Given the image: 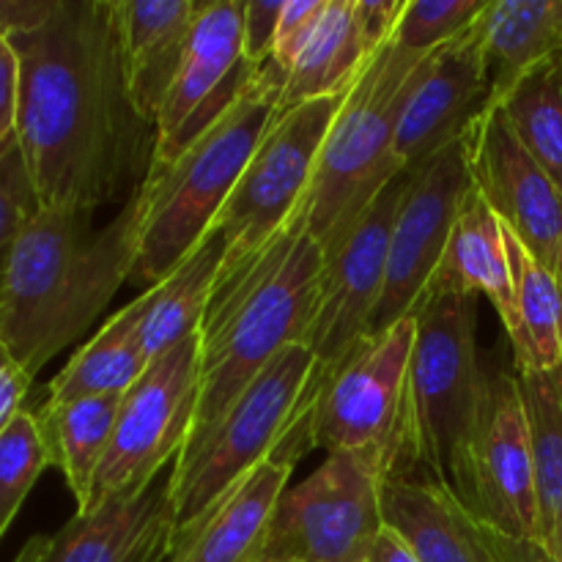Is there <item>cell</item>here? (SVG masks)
Returning a JSON list of instances; mask_svg holds the SVG:
<instances>
[{"instance_id":"cell-1","label":"cell","mask_w":562,"mask_h":562,"mask_svg":"<svg viewBox=\"0 0 562 562\" xmlns=\"http://www.w3.org/2000/svg\"><path fill=\"white\" fill-rule=\"evenodd\" d=\"M20 60L16 143L44 209L97 212L146 181L157 130L126 91L115 0H58L5 38Z\"/></svg>"},{"instance_id":"cell-2","label":"cell","mask_w":562,"mask_h":562,"mask_svg":"<svg viewBox=\"0 0 562 562\" xmlns=\"http://www.w3.org/2000/svg\"><path fill=\"white\" fill-rule=\"evenodd\" d=\"M140 214L137 187L102 228L86 209L42 206L27 220L0 294V344L27 376L80 340L132 278Z\"/></svg>"},{"instance_id":"cell-3","label":"cell","mask_w":562,"mask_h":562,"mask_svg":"<svg viewBox=\"0 0 562 562\" xmlns=\"http://www.w3.org/2000/svg\"><path fill=\"white\" fill-rule=\"evenodd\" d=\"M322 263V247L300 212L267 245L223 263L198 329L201 398L190 442L223 417L285 346H305L316 316Z\"/></svg>"},{"instance_id":"cell-4","label":"cell","mask_w":562,"mask_h":562,"mask_svg":"<svg viewBox=\"0 0 562 562\" xmlns=\"http://www.w3.org/2000/svg\"><path fill=\"white\" fill-rule=\"evenodd\" d=\"M283 77L269 64L258 80L168 165L148 170L140 184L143 214L132 278L151 289L173 272L212 231L245 173L252 151L280 110Z\"/></svg>"},{"instance_id":"cell-5","label":"cell","mask_w":562,"mask_h":562,"mask_svg":"<svg viewBox=\"0 0 562 562\" xmlns=\"http://www.w3.org/2000/svg\"><path fill=\"white\" fill-rule=\"evenodd\" d=\"M431 53H409L387 42L346 93L318 154L307 195L296 212L318 247H329L373 201L398 179L395 130L423 60Z\"/></svg>"},{"instance_id":"cell-6","label":"cell","mask_w":562,"mask_h":562,"mask_svg":"<svg viewBox=\"0 0 562 562\" xmlns=\"http://www.w3.org/2000/svg\"><path fill=\"white\" fill-rule=\"evenodd\" d=\"M316 371L318 362L307 346H285L223 417L181 450L168 477L176 536L203 519L291 439L307 434V390Z\"/></svg>"},{"instance_id":"cell-7","label":"cell","mask_w":562,"mask_h":562,"mask_svg":"<svg viewBox=\"0 0 562 562\" xmlns=\"http://www.w3.org/2000/svg\"><path fill=\"white\" fill-rule=\"evenodd\" d=\"M409 459L453 492L488 393L477 351V296L431 294L415 307Z\"/></svg>"},{"instance_id":"cell-8","label":"cell","mask_w":562,"mask_h":562,"mask_svg":"<svg viewBox=\"0 0 562 562\" xmlns=\"http://www.w3.org/2000/svg\"><path fill=\"white\" fill-rule=\"evenodd\" d=\"M415 313L371 333L307 390V442L329 453H357L384 481L409 475V360Z\"/></svg>"},{"instance_id":"cell-9","label":"cell","mask_w":562,"mask_h":562,"mask_svg":"<svg viewBox=\"0 0 562 562\" xmlns=\"http://www.w3.org/2000/svg\"><path fill=\"white\" fill-rule=\"evenodd\" d=\"M384 475L357 453H329L280 494L250 562H366L384 532Z\"/></svg>"},{"instance_id":"cell-10","label":"cell","mask_w":562,"mask_h":562,"mask_svg":"<svg viewBox=\"0 0 562 562\" xmlns=\"http://www.w3.org/2000/svg\"><path fill=\"white\" fill-rule=\"evenodd\" d=\"M201 398L198 333L148 362L146 373L121 395L119 420L82 510L110 497L140 494L181 456L195 426Z\"/></svg>"},{"instance_id":"cell-11","label":"cell","mask_w":562,"mask_h":562,"mask_svg":"<svg viewBox=\"0 0 562 562\" xmlns=\"http://www.w3.org/2000/svg\"><path fill=\"white\" fill-rule=\"evenodd\" d=\"M344 99H313L278 110L228 203L214 220V228L225 239L223 263L239 261L267 245L294 217L305 201L324 137Z\"/></svg>"},{"instance_id":"cell-12","label":"cell","mask_w":562,"mask_h":562,"mask_svg":"<svg viewBox=\"0 0 562 562\" xmlns=\"http://www.w3.org/2000/svg\"><path fill=\"white\" fill-rule=\"evenodd\" d=\"M409 187V170L390 181L376 201L324 247L322 280H318V305L305 346L313 351L322 379L333 371L360 340L371 335L384 278H387V250L401 201Z\"/></svg>"},{"instance_id":"cell-13","label":"cell","mask_w":562,"mask_h":562,"mask_svg":"<svg viewBox=\"0 0 562 562\" xmlns=\"http://www.w3.org/2000/svg\"><path fill=\"white\" fill-rule=\"evenodd\" d=\"M453 494L481 525L499 536L536 538V464L521 384L516 373H492Z\"/></svg>"},{"instance_id":"cell-14","label":"cell","mask_w":562,"mask_h":562,"mask_svg":"<svg viewBox=\"0 0 562 562\" xmlns=\"http://www.w3.org/2000/svg\"><path fill=\"white\" fill-rule=\"evenodd\" d=\"M261 66L245 55L241 0H198L184 60L157 119L151 168L179 157L241 93L258 80Z\"/></svg>"},{"instance_id":"cell-15","label":"cell","mask_w":562,"mask_h":562,"mask_svg":"<svg viewBox=\"0 0 562 562\" xmlns=\"http://www.w3.org/2000/svg\"><path fill=\"white\" fill-rule=\"evenodd\" d=\"M470 190L467 137L442 148L417 168H409V187L390 234L387 278L371 333H384L415 313L428 280L442 261L453 220Z\"/></svg>"},{"instance_id":"cell-16","label":"cell","mask_w":562,"mask_h":562,"mask_svg":"<svg viewBox=\"0 0 562 562\" xmlns=\"http://www.w3.org/2000/svg\"><path fill=\"white\" fill-rule=\"evenodd\" d=\"M475 190L562 289V190L527 154L497 104L467 135Z\"/></svg>"},{"instance_id":"cell-17","label":"cell","mask_w":562,"mask_h":562,"mask_svg":"<svg viewBox=\"0 0 562 562\" xmlns=\"http://www.w3.org/2000/svg\"><path fill=\"white\" fill-rule=\"evenodd\" d=\"M492 104V75L481 33L472 22L461 36L434 49L412 82L395 130L401 168H417L442 148L464 140Z\"/></svg>"},{"instance_id":"cell-18","label":"cell","mask_w":562,"mask_h":562,"mask_svg":"<svg viewBox=\"0 0 562 562\" xmlns=\"http://www.w3.org/2000/svg\"><path fill=\"white\" fill-rule=\"evenodd\" d=\"M176 514L168 483L77 510L55 536H36L16 562H170Z\"/></svg>"},{"instance_id":"cell-19","label":"cell","mask_w":562,"mask_h":562,"mask_svg":"<svg viewBox=\"0 0 562 562\" xmlns=\"http://www.w3.org/2000/svg\"><path fill=\"white\" fill-rule=\"evenodd\" d=\"M305 450H311V442L307 434H300L280 453L256 467L203 519L176 536L170 562H250L280 494L289 488L296 459Z\"/></svg>"},{"instance_id":"cell-20","label":"cell","mask_w":562,"mask_h":562,"mask_svg":"<svg viewBox=\"0 0 562 562\" xmlns=\"http://www.w3.org/2000/svg\"><path fill=\"white\" fill-rule=\"evenodd\" d=\"M382 510L384 525L420 562H503L486 527L431 475L390 477L382 488Z\"/></svg>"},{"instance_id":"cell-21","label":"cell","mask_w":562,"mask_h":562,"mask_svg":"<svg viewBox=\"0 0 562 562\" xmlns=\"http://www.w3.org/2000/svg\"><path fill=\"white\" fill-rule=\"evenodd\" d=\"M115 9L126 91L137 113L157 130L159 110L184 60L198 0H124Z\"/></svg>"},{"instance_id":"cell-22","label":"cell","mask_w":562,"mask_h":562,"mask_svg":"<svg viewBox=\"0 0 562 562\" xmlns=\"http://www.w3.org/2000/svg\"><path fill=\"white\" fill-rule=\"evenodd\" d=\"M431 294L486 296L503 324L514 311V274L503 220L494 214L475 184L461 201L442 261L423 296Z\"/></svg>"},{"instance_id":"cell-23","label":"cell","mask_w":562,"mask_h":562,"mask_svg":"<svg viewBox=\"0 0 562 562\" xmlns=\"http://www.w3.org/2000/svg\"><path fill=\"white\" fill-rule=\"evenodd\" d=\"M223 261L225 239L212 225V231L173 272L165 274L159 283L126 305L135 338L148 360L165 355L201 329Z\"/></svg>"},{"instance_id":"cell-24","label":"cell","mask_w":562,"mask_h":562,"mask_svg":"<svg viewBox=\"0 0 562 562\" xmlns=\"http://www.w3.org/2000/svg\"><path fill=\"white\" fill-rule=\"evenodd\" d=\"M371 58L373 49L360 31L355 0H327L302 49L283 71L280 108L346 97Z\"/></svg>"},{"instance_id":"cell-25","label":"cell","mask_w":562,"mask_h":562,"mask_svg":"<svg viewBox=\"0 0 562 562\" xmlns=\"http://www.w3.org/2000/svg\"><path fill=\"white\" fill-rule=\"evenodd\" d=\"M494 102L530 69L562 55V0H488L475 20Z\"/></svg>"},{"instance_id":"cell-26","label":"cell","mask_w":562,"mask_h":562,"mask_svg":"<svg viewBox=\"0 0 562 562\" xmlns=\"http://www.w3.org/2000/svg\"><path fill=\"white\" fill-rule=\"evenodd\" d=\"M505 241L514 274V311L505 333L514 346L516 373L554 371L562 368V289L508 228Z\"/></svg>"},{"instance_id":"cell-27","label":"cell","mask_w":562,"mask_h":562,"mask_svg":"<svg viewBox=\"0 0 562 562\" xmlns=\"http://www.w3.org/2000/svg\"><path fill=\"white\" fill-rule=\"evenodd\" d=\"M121 395H97V398H77L64 404L44 401L42 409L36 412L49 464L58 467L60 475L66 477L77 510L86 508L91 497L93 477L113 439Z\"/></svg>"},{"instance_id":"cell-28","label":"cell","mask_w":562,"mask_h":562,"mask_svg":"<svg viewBox=\"0 0 562 562\" xmlns=\"http://www.w3.org/2000/svg\"><path fill=\"white\" fill-rule=\"evenodd\" d=\"M521 384L536 464V538L552 560L562 562V368L516 373Z\"/></svg>"},{"instance_id":"cell-29","label":"cell","mask_w":562,"mask_h":562,"mask_svg":"<svg viewBox=\"0 0 562 562\" xmlns=\"http://www.w3.org/2000/svg\"><path fill=\"white\" fill-rule=\"evenodd\" d=\"M148 362L151 360L137 344L130 313L121 307L55 373L47 384V401L64 404L97 395H124L146 373Z\"/></svg>"},{"instance_id":"cell-30","label":"cell","mask_w":562,"mask_h":562,"mask_svg":"<svg viewBox=\"0 0 562 562\" xmlns=\"http://www.w3.org/2000/svg\"><path fill=\"white\" fill-rule=\"evenodd\" d=\"M494 104L527 154L562 190V55L521 75Z\"/></svg>"},{"instance_id":"cell-31","label":"cell","mask_w":562,"mask_h":562,"mask_svg":"<svg viewBox=\"0 0 562 562\" xmlns=\"http://www.w3.org/2000/svg\"><path fill=\"white\" fill-rule=\"evenodd\" d=\"M47 467L53 464L36 412L22 409L0 434V541Z\"/></svg>"},{"instance_id":"cell-32","label":"cell","mask_w":562,"mask_h":562,"mask_svg":"<svg viewBox=\"0 0 562 562\" xmlns=\"http://www.w3.org/2000/svg\"><path fill=\"white\" fill-rule=\"evenodd\" d=\"M488 0H406L390 42L409 53H434L481 16Z\"/></svg>"},{"instance_id":"cell-33","label":"cell","mask_w":562,"mask_h":562,"mask_svg":"<svg viewBox=\"0 0 562 562\" xmlns=\"http://www.w3.org/2000/svg\"><path fill=\"white\" fill-rule=\"evenodd\" d=\"M42 209L36 190H33L31 173L22 159L20 143L0 157V294H3L5 269H9L11 252H14L16 236L27 225V220Z\"/></svg>"},{"instance_id":"cell-34","label":"cell","mask_w":562,"mask_h":562,"mask_svg":"<svg viewBox=\"0 0 562 562\" xmlns=\"http://www.w3.org/2000/svg\"><path fill=\"white\" fill-rule=\"evenodd\" d=\"M327 0H285L283 14H280L278 33H274V47L272 58L267 60L280 77L289 69V64L294 60V55L300 53L302 44H305L307 33L316 25L318 14L324 11Z\"/></svg>"},{"instance_id":"cell-35","label":"cell","mask_w":562,"mask_h":562,"mask_svg":"<svg viewBox=\"0 0 562 562\" xmlns=\"http://www.w3.org/2000/svg\"><path fill=\"white\" fill-rule=\"evenodd\" d=\"M283 5L285 0H241V33H245V55L250 64L263 66L272 58Z\"/></svg>"},{"instance_id":"cell-36","label":"cell","mask_w":562,"mask_h":562,"mask_svg":"<svg viewBox=\"0 0 562 562\" xmlns=\"http://www.w3.org/2000/svg\"><path fill=\"white\" fill-rule=\"evenodd\" d=\"M20 124V60L9 42L0 38V157L16 143Z\"/></svg>"},{"instance_id":"cell-37","label":"cell","mask_w":562,"mask_h":562,"mask_svg":"<svg viewBox=\"0 0 562 562\" xmlns=\"http://www.w3.org/2000/svg\"><path fill=\"white\" fill-rule=\"evenodd\" d=\"M404 5L406 0H355L357 22H360L362 36L373 53L393 38L395 25L404 14Z\"/></svg>"},{"instance_id":"cell-38","label":"cell","mask_w":562,"mask_h":562,"mask_svg":"<svg viewBox=\"0 0 562 562\" xmlns=\"http://www.w3.org/2000/svg\"><path fill=\"white\" fill-rule=\"evenodd\" d=\"M31 384L33 379L27 376L25 368L0 344V434L25 409L22 404H25L27 393H31Z\"/></svg>"},{"instance_id":"cell-39","label":"cell","mask_w":562,"mask_h":562,"mask_svg":"<svg viewBox=\"0 0 562 562\" xmlns=\"http://www.w3.org/2000/svg\"><path fill=\"white\" fill-rule=\"evenodd\" d=\"M58 0H0V38L33 31L53 14Z\"/></svg>"},{"instance_id":"cell-40","label":"cell","mask_w":562,"mask_h":562,"mask_svg":"<svg viewBox=\"0 0 562 562\" xmlns=\"http://www.w3.org/2000/svg\"><path fill=\"white\" fill-rule=\"evenodd\" d=\"M486 532H488V541H492V547L497 549L499 560L503 562H558V560L549 558L541 547H536V543L516 541V538L499 536V532L492 530V527H486Z\"/></svg>"},{"instance_id":"cell-41","label":"cell","mask_w":562,"mask_h":562,"mask_svg":"<svg viewBox=\"0 0 562 562\" xmlns=\"http://www.w3.org/2000/svg\"><path fill=\"white\" fill-rule=\"evenodd\" d=\"M366 562H420V560L415 558V552H412V549L406 547V543L401 541L390 527H384V532L379 536L376 547H373V552L368 554Z\"/></svg>"},{"instance_id":"cell-42","label":"cell","mask_w":562,"mask_h":562,"mask_svg":"<svg viewBox=\"0 0 562 562\" xmlns=\"http://www.w3.org/2000/svg\"><path fill=\"white\" fill-rule=\"evenodd\" d=\"M14 562H16V560H14Z\"/></svg>"}]
</instances>
